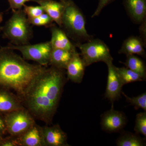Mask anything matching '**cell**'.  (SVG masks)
Listing matches in <instances>:
<instances>
[{"instance_id":"obj_1","label":"cell","mask_w":146,"mask_h":146,"mask_svg":"<svg viewBox=\"0 0 146 146\" xmlns=\"http://www.w3.org/2000/svg\"><path fill=\"white\" fill-rule=\"evenodd\" d=\"M64 69L45 68L31 84L21 101L35 119L52 123L66 81Z\"/></svg>"},{"instance_id":"obj_2","label":"cell","mask_w":146,"mask_h":146,"mask_svg":"<svg viewBox=\"0 0 146 146\" xmlns=\"http://www.w3.org/2000/svg\"><path fill=\"white\" fill-rule=\"evenodd\" d=\"M46 68L29 63L6 46L0 48V88L11 91L20 100Z\"/></svg>"},{"instance_id":"obj_3","label":"cell","mask_w":146,"mask_h":146,"mask_svg":"<svg viewBox=\"0 0 146 146\" xmlns=\"http://www.w3.org/2000/svg\"><path fill=\"white\" fill-rule=\"evenodd\" d=\"M64 8L61 26L69 38L75 43H84L93 38L86 29V20L80 8L72 0H62Z\"/></svg>"},{"instance_id":"obj_4","label":"cell","mask_w":146,"mask_h":146,"mask_svg":"<svg viewBox=\"0 0 146 146\" xmlns=\"http://www.w3.org/2000/svg\"><path fill=\"white\" fill-rule=\"evenodd\" d=\"M31 25L23 8L13 11V14L2 28L3 37L12 44H28L33 36Z\"/></svg>"},{"instance_id":"obj_5","label":"cell","mask_w":146,"mask_h":146,"mask_svg":"<svg viewBox=\"0 0 146 146\" xmlns=\"http://www.w3.org/2000/svg\"><path fill=\"white\" fill-rule=\"evenodd\" d=\"M74 45L80 50V56L86 67L97 62L102 61L106 64L113 61L109 48L100 39L93 38L84 43Z\"/></svg>"},{"instance_id":"obj_6","label":"cell","mask_w":146,"mask_h":146,"mask_svg":"<svg viewBox=\"0 0 146 146\" xmlns=\"http://www.w3.org/2000/svg\"><path fill=\"white\" fill-rule=\"evenodd\" d=\"M6 46L20 52L25 60L35 61L39 65L45 67L49 65L50 55L52 49L50 41L35 44H29L19 46L9 44Z\"/></svg>"},{"instance_id":"obj_7","label":"cell","mask_w":146,"mask_h":146,"mask_svg":"<svg viewBox=\"0 0 146 146\" xmlns=\"http://www.w3.org/2000/svg\"><path fill=\"white\" fill-rule=\"evenodd\" d=\"M5 115L7 130L10 136H20L36 123L35 119L25 108Z\"/></svg>"},{"instance_id":"obj_8","label":"cell","mask_w":146,"mask_h":146,"mask_svg":"<svg viewBox=\"0 0 146 146\" xmlns=\"http://www.w3.org/2000/svg\"><path fill=\"white\" fill-rule=\"evenodd\" d=\"M108 68L107 84L105 96L113 103L121 96L123 84L112 62L106 63Z\"/></svg>"},{"instance_id":"obj_9","label":"cell","mask_w":146,"mask_h":146,"mask_svg":"<svg viewBox=\"0 0 146 146\" xmlns=\"http://www.w3.org/2000/svg\"><path fill=\"white\" fill-rule=\"evenodd\" d=\"M127 123L125 115L121 112L112 108L102 116L101 124L102 128L109 132L119 131L124 127Z\"/></svg>"},{"instance_id":"obj_10","label":"cell","mask_w":146,"mask_h":146,"mask_svg":"<svg viewBox=\"0 0 146 146\" xmlns=\"http://www.w3.org/2000/svg\"><path fill=\"white\" fill-rule=\"evenodd\" d=\"M46 146H69L66 133L58 124L42 127Z\"/></svg>"},{"instance_id":"obj_11","label":"cell","mask_w":146,"mask_h":146,"mask_svg":"<svg viewBox=\"0 0 146 146\" xmlns=\"http://www.w3.org/2000/svg\"><path fill=\"white\" fill-rule=\"evenodd\" d=\"M16 138L19 146H46L42 127L36 123Z\"/></svg>"},{"instance_id":"obj_12","label":"cell","mask_w":146,"mask_h":146,"mask_svg":"<svg viewBox=\"0 0 146 146\" xmlns=\"http://www.w3.org/2000/svg\"><path fill=\"white\" fill-rule=\"evenodd\" d=\"M49 27L51 33V39L50 42L52 48L67 50L73 52L77 51L76 46L71 42L61 28L53 23Z\"/></svg>"},{"instance_id":"obj_13","label":"cell","mask_w":146,"mask_h":146,"mask_svg":"<svg viewBox=\"0 0 146 146\" xmlns=\"http://www.w3.org/2000/svg\"><path fill=\"white\" fill-rule=\"evenodd\" d=\"M123 5L134 23L141 24L146 19V0H123Z\"/></svg>"},{"instance_id":"obj_14","label":"cell","mask_w":146,"mask_h":146,"mask_svg":"<svg viewBox=\"0 0 146 146\" xmlns=\"http://www.w3.org/2000/svg\"><path fill=\"white\" fill-rule=\"evenodd\" d=\"M86 67L80 54L77 51L66 68L67 79L75 83H80L83 80Z\"/></svg>"},{"instance_id":"obj_15","label":"cell","mask_w":146,"mask_h":146,"mask_svg":"<svg viewBox=\"0 0 146 146\" xmlns=\"http://www.w3.org/2000/svg\"><path fill=\"white\" fill-rule=\"evenodd\" d=\"M38 4L58 27L61 26V18L64 8L62 0H31Z\"/></svg>"},{"instance_id":"obj_16","label":"cell","mask_w":146,"mask_h":146,"mask_svg":"<svg viewBox=\"0 0 146 146\" xmlns=\"http://www.w3.org/2000/svg\"><path fill=\"white\" fill-rule=\"evenodd\" d=\"M24 108L16 94L8 89L0 88V113L6 114Z\"/></svg>"},{"instance_id":"obj_17","label":"cell","mask_w":146,"mask_h":146,"mask_svg":"<svg viewBox=\"0 0 146 146\" xmlns=\"http://www.w3.org/2000/svg\"><path fill=\"white\" fill-rule=\"evenodd\" d=\"M146 45L140 36H130L124 40L119 51V54L126 55L136 54L146 57Z\"/></svg>"},{"instance_id":"obj_18","label":"cell","mask_w":146,"mask_h":146,"mask_svg":"<svg viewBox=\"0 0 146 146\" xmlns=\"http://www.w3.org/2000/svg\"><path fill=\"white\" fill-rule=\"evenodd\" d=\"M60 49L52 48L50 55L49 65L59 69L66 70L68 63L76 52Z\"/></svg>"},{"instance_id":"obj_19","label":"cell","mask_w":146,"mask_h":146,"mask_svg":"<svg viewBox=\"0 0 146 146\" xmlns=\"http://www.w3.org/2000/svg\"><path fill=\"white\" fill-rule=\"evenodd\" d=\"M126 56L125 62L121 63L124 64L127 68L138 73L144 80H145L146 68L143 61L135 55L129 54Z\"/></svg>"},{"instance_id":"obj_20","label":"cell","mask_w":146,"mask_h":146,"mask_svg":"<svg viewBox=\"0 0 146 146\" xmlns=\"http://www.w3.org/2000/svg\"><path fill=\"white\" fill-rule=\"evenodd\" d=\"M116 69L123 85L134 82L145 80L139 74L129 68L116 67Z\"/></svg>"},{"instance_id":"obj_21","label":"cell","mask_w":146,"mask_h":146,"mask_svg":"<svg viewBox=\"0 0 146 146\" xmlns=\"http://www.w3.org/2000/svg\"><path fill=\"white\" fill-rule=\"evenodd\" d=\"M119 146H143L145 144L140 137L131 133L121 135L117 142Z\"/></svg>"},{"instance_id":"obj_22","label":"cell","mask_w":146,"mask_h":146,"mask_svg":"<svg viewBox=\"0 0 146 146\" xmlns=\"http://www.w3.org/2000/svg\"><path fill=\"white\" fill-rule=\"evenodd\" d=\"M121 94L126 99L127 101L132 105L136 109L142 108L144 111H146V93L139 95L138 96L130 98L128 97L122 91Z\"/></svg>"},{"instance_id":"obj_23","label":"cell","mask_w":146,"mask_h":146,"mask_svg":"<svg viewBox=\"0 0 146 146\" xmlns=\"http://www.w3.org/2000/svg\"><path fill=\"white\" fill-rule=\"evenodd\" d=\"M134 130L136 133L146 136V112H140L136 115Z\"/></svg>"},{"instance_id":"obj_24","label":"cell","mask_w":146,"mask_h":146,"mask_svg":"<svg viewBox=\"0 0 146 146\" xmlns=\"http://www.w3.org/2000/svg\"><path fill=\"white\" fill-rule=\"evenodd\" d=\"M23 8L28 18L39 17L45 12L44 9L40 5L28 6L25 4Z\"/></svg>"},{"instance_id":"obj_25","label":"cell","mask_w":146,"mask_h":146,"mask_svg":"<svg viewBox=\"0 0 146 146\" xmlns=\"http://www.w3.org/2000/svg\"><path fill=\"white\" fill-rule=\"evenodd\" d=\"M114 1V0H98V3L96 9L92 14L91 18H94L98 16L104 8Z\"/></svg>"},{"instance_id":"obj_26","label":"cell","mask_w":146,"mask_h":146,"mask_svg":"<svg viewBox=\"0 0 146 146\" xmlns=\"http://www.w3.org/2000/svg\"><path fill=\"white\" fill-rule=\"evenodd\" d=\"M31 0H7L10 8L12 11L23 8L24 5L27 2Z\"/></svg>"},{"instance_id":"obj_27","label":"cell","mask_w":146,"mask_h":146,"mask_svg":"<svg viewBox=\"0 0 146 146\" xmlns=\"http://www.w3.org/2000/svg\"><path fill=\"white\" fill-rule=\"evenodd\" d=\"M1 146H19L16 137L10 136L6 139H3L0 143Z\"/></svg>"},{"instance_id":"obj_28","label":"cell","mask_w":146,"mask_h":146,"mask_svg":"<svg viewBox=\"0 0 146 146\" xmlns=\"http://www.w3.org/2000/svg\"><path fill=\"white\" fill-rule=\"evenodd\" d=\"M29 22L31 25H33L37 26H44L46 27H49L51 25L46 21L43 20L39 17L36 18H28Z\"/></svg>"},{"instance_id":"obj_29","label":"cell","mask_w":146,"mask_h":146,"mask_svg":"<svg viewBox=\"0 0 146 146\" xmlns=\"http://www.w3.org/2000/svg\"><path fill=\"white\" fill-rule=\"evenodd\" d=\"M146 19L143 21L141 23V27L140 28V32L141 36H140L141 39L143 41L145 44H146Z\"/></svg>"},{"instance_id":"obj_30","label":"cell","mask_w":146,"mask_h":146,"mask_svg":"<svg viewBox=\"0 0 146 146\" xmlns=\"http://www.w3.org/2000/svg\"><path fill=\"white\" fill-rule=\"evenodd\" d=\"M7 132L4 117L0 116V133L4 135Z\"/></svg>"},{"instance_id":"obj_31","label":"cell","mask_w":146,"mask_h":146,"mask_svg":"<svg viewBox=\"0 0 146 146\" xmlns=\"http://www.w3.org/2000/svg\"><path fill=\"white\" fill-rule=\"evenodd\" d=\"M3 19V14H2V13H0V33L1 31L2 28V27L1 26V24L2 22Z\"/></svg>"},{"instance_id":"obj_32","label":"cell","mask_w":146,"mask_h":146,"mask_svg":"<svg viewBox=\"0 0 146 146\" xmlns=\"http://www.w3.org/2000/svg\"><path fill=\"white\" fill-rule=\"evenodd\" d=\"M2 136V134H1V133H0V143H1V142L2 141L3 139V138Z\"/></svg>"}]
</instances>
